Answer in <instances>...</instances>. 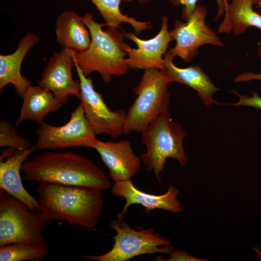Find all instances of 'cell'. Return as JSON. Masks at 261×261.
<instances>
[{
	"mask_svg": "<svg viewBox=\"0 0 261 261\" xmlns=\"http://www.w3.org/2000/svg\"><path fill=\"white\" fill-rule=\"evenodd\" d=\"M224 0V5H225V9H226L228 5V0ZM225 12V11H224Z\"/></svg>",
	"mask_w": 261,
	"mask_h": 261,
	"instance_id": "f546056e",
	"label": "cell"
},
{
	"mask_svg": "<svg viewBox=\"0 0 261 261\" xmlns=\"http://www.w3.org/2000/svg\"><path fill=\"white\" fill-rule=\"evenodd\" d=\"M138 3L141 4H145L151 1L152 0H136Z\"/></svg>",
	"mask_w": 261,
	"mask_h": 261,
	"instance_id": "f1b7e54d",
	"label": "cell"
},
{
	"mask_svg": "<svg viewBox=\"0 0 261 261\" xmlns=\"http://www.w3.org/2000/svg\"><path fill=\"white\" fill-rule=\"evenodd\" d=\"M36 149L55 150L72 147L91 148L97 139L88 122L81 102L71 114L65 124L56 126L44 122L40 125L37 131Z\"/></svg>",
	"mask_w": 261,
	"mask_h": 261,
	"instance_id": "9c48e42d",
	"label": "cell"
},
{
	"mask_svg": "<svg viewBox=\"0 0 261 261\" xmlns=\"http://www.w3.org/2000/svg\"><path fill=\"white\" fill-rule=\"evenodd\" d=\"M165 72L168 80L186 85L194 89L204 104L210 105L214 102L213 94L221 90L212 82L209 76L198 65L182 68L175 66L174 58L167 53L164 55Z\"/></svg>",
	"mask_w": 261,
	"mask_h": 261,
	"instance_id": "e0dca14e",
	"label": "cell"
},
{
	"mask_svg": "<svg viewBox=\"0 0 261 261\" xmlns=\"http://www.w3.org/2000/svg\"><path fill=\"white\" fill-rule=\"evenodd\" d=\"M21 171L28 180L86 187L100 191L111 183L105 172L88 159L72 152L51 150L25 161Z\"/></svg>",
	"mask_w": 261,
	"mask_h": 261,
	"instance_id": "6da1fadb",
	"label": "cell"
},
{
	"mask_svg": "<svg viewBox=\"0 0 261 261\" xmlns=\"http://www.w3.org/2000/svg\"><path fill=\"white\" fill-rule=\"evenodd\" d=\"M108 225L116 234L111 250L100 255H81L77 258L91 261H126L141 255L170 254L174 249L170 241L152 228L130 227L122 218L110 220Z\"/></svg>",
	"mask_w": 261,
	"mask_h": 261,
	"instance_id": "52a82bcc",
	"label": "cell"
},
{
	"mask_svg": "<svg viewBox=\"0 0 261 261\" xmlns=\"http://www.w3.org/2000/svg\"><path fill=\"white\" fill-rule=\"evenodd\" d=\"M35 149L34 145L24 150L9 148L3 150L0 157V189L23 202L32 210L40 211L38 200L24 187L20 173L22 164Z\"/></svg>",
	"mask_w": 261,
	"mask_h": 261,
	"instance_id": "5bb4252c",
	"label": "cell"
},
{
	"mask_svg": "<svg viewBox=\"0 0 261 261\" xmlns=\"http://www.w3.org/2000/svg\"><path fill=\"white\" fill-rule=\"evenodd\" d=\"M49 252L33 245L15 243L0 246V261H42Z\"/></svg>",
	"mask_w": 261,
	"mask_h": 261,
	"instance_id": "7402d4cb",
	"label": "cell"
},
{
	"mask_svg": "<svg viewBox=\"0 0 261 261\" xmlns=\"http://www.w3.org/2000/svg\"><path fill=\"white\" fill-rule=\"evenodd\" d=\"M22 98L23 102L16 126L28 120L40 125L48 114L58 111L62 105L50 90L39 85H30Z\"/></svg>",
	"mask_w": 261,
	"mask_h": 261,
	"instance_id": "ac0fdd59",
	"label": "cell"
},
{
	"mask_svg": "<svg viewBox=\"0 0 261 261\" xmlns=\"http://www.w3.org/2000/svg\"><path fill=\"white\" fill-rule=\"evenodd\" d=\"M82 20L89 31L90 43L85 51L72 50V54L84 74L88 76L97 72L106 83L110 82L113 75L126 74L130 68L124 58L127 55L121 47L125 38L123 33L117 28L109 27L103 30L105 23L95 22L88 13L85 14Z\"/></svg>",
	"mask_w": 261,
	"mask_h": 261,
	"instance_id": "3957f363",
	"label": "cell"
},
{
	"mask_svg": "<svg viewBox=\"0 0 261 261\" xmlns=\"http://www.w3.org/2000/svg\"><path fill=\"white\" fill-rule=\"evenodd\" d=\"M30 143L20 135L10 122L1 119L0 121V146L16 150H24L30 147Z\"/></svg>",
	"mask_w": 261,
	"mask_h": 261,
	"instance_id": "603a6c76",
	"label": "cell"
},
{
	"mask_svg": "<svg viewBox=\"0 0 261 261\" xmlns=\"http://www.w3.org/2000/svg\"><path fill=\"white\" fill-rule=\"evenodd\" d=\"M141 133V142L146 146L147 151L141 154L140 158L146 170L153 171L159 183L167 159H175L181 166L185 165L188 159L183 144L186 132L173 119L169 110Z\"/></svg>",
	"mask_w": 261,
	"mask_h": 261,
	"instance_id": "277c9868",
	"label": "cell"
},
{
	"mask_svg": "<svg viewBox=\"0 0 261 261\" xmlns=\"http://www.w3.org/2000/svg\"><path fill=\"white\" fill-rule=\"evenodd\" d=\"M173 5L179 6L183 5L181 10L182 16L186 21L194 11L198 0H169ZM218 5V11L215 20L220 18L224 14L225 5L223 0H216Z\"/></svg>",
	"mask_w": 261,
	"mask_h": 261,
	"instance_id": "cb8c5ba5",
	"label": "cell"
},
{
	"mask_svg": "<svg viewBox=\"0 0 261 261\" xmlns=\"http://www.w3.org/2000/svg\"><path fill=\"white\" fill-rule=\"evenodd\" d=\"M168 17L161 18V27L158 34L148 40L138 38L132 32H124L125 38L134 42L137 48H132L124 41L121 44L122 49L129 58L126 62L129 68L133 70L156 69L165 70L162 56L167 52L169 43L173 41L168 29Z\"/></svg>",
	"mask_w": 261,
	"mask_h": 261,
	"instance_id": "8fae6325",
	"label": "cell"
},
{
	"mask_svg": "<svg viewBox=\"0 0 261 261\" xmlns=\"http://www.w3.org/2000/svg\"><path fill=\"white\" fill-rule=\"evenodd\" d=\"M55 32L56 41L62 48L81 52L87 50L90 43V34L82 17L71 11H65L58 16Z\"/></svg>",
	"mask_w": 261,
	"mask_h": 261,
	"instance_id": "d6986e66",
	"label": "cell"
},
{
	"mask_svg": "<svg viewBox=\"0 0 261 261\" xmlns=\"http://www.w3.org/2000/svg\"><path fill=\"white\" fill-rule=\"evenodd\" d=\"M171 257L168 259H165L162 256L156 258L154 261H208V260L198 259L191 256L187 252L179 250H172L170 253Z\"/></svg>",
	"mask_w": 261,
	"mask_h": 261,
	"instance_id": "484cf974",
	"label": "cell"
},
{
	"mask_svg": "<svg viewBox=\"0 0 261 261\" xmlns=\"http://www.w3.org/2000/svg\"><path fill=\"white\" fill-rule=\"evenodd\" d=\"M207 11L205 7L197 5L186 22L176 20L170 35L176 44L166 52L174 58L178 57L186 62L197 56L200 47L206 44L223 47L224 44L205 22Z\"/></svg>",
	"mask_w": 261,
	"mask_h": 261,
	"instance_id": "ba28073f",
	"label": "cell"
},
{
	"mask_svg": "<svg viewBox=\"0 0 261 261\" xmlns=\"http://www.w3.org/2000/svg\"><path fill=\"white\" fill-rule=\"evenodd\" d=\"M74 67L72 50L62 48L54 52L44 68L39 85L50 90L62 104L67 103L71 95L79 98L80 83L73 78Z\"/></svg>",
	"mask_w": 261,
	"mask_h": 261,
	"instance_id": "7c38bea8",
	"label": "cell"
},
{
	"mask_svg": "<svg viewBox=\"0 0 261 261\" xmlns=\"http://www.w3.org/2000/svg\"><path fill=\"white\" fill-rule=\"evenodd\" d=\"M251 0H230L224 12V18L219 25L220 33L233 31L235 35L244 33L249 27L261 30V15L253 9Z\"/></svg>",
	"mask_w": 261,
	"mask_h": 261,
	"instance_id": "ffe728a7",
	"label": "cell"
},
{
	"mask_svg": "<svg viewBox=\"0 0 261 261\" xmlns=\"http://www.w3.org/2000/svg\"><path fill=\"white\" fill-rule=\"evenodd\" d=\"M75 67L80 83L79 99L86 117L96 135L105 134L116 139L124 133L126 112L124 109L111 110L102 94L97 92L90 77L86 76L75 60Z\"/></svg>",
	"mask_w": 261,
	"mask_h": 261,
	"instance_id": "30bf717a",
	"label": "cell"
},
{
	"mask_svg": "<svg viewBox=\"0 0 261 261\" xmlns=\"http://www.w3.org/2000/svg\"><path fill=\"white\" fill-rule=\"evenodd\" d=\"M35 33L28 32L20 40L15 51L9 55H0V91L9 84L14 86L18 96L22 97L31 85L29 80L22 75L21 67L27 52L39 42Z\"/></svg>",
	"mask_w": 261,
	"mask_h": 261,
	"instance_id": "2e32d148",
	"label": "cell"
},
{
	"mask_svg": "<svg viewBox=\"0 0 261 261\" xmlns=\"http://www.w3.org/2000/svg\"><path fill=\"white\" fill-rule=\"evenodd\" d=\"M111 192L112 195L123 197L126 200L122 211L116 215V218L119 219L123 218L129 207L133 204L143 205L147 214L156 209L174 213H179L183 210L177 199L179 190L174 186H170L165 194L156 195L140 191L134 186L130 178L115 182Z\"/></svg>",
	"mask_w": 261,
	"mask_h": 261,
	"instance_id": "9a60e30c",
	"label": "cell"
},
{
	"mask_svg": "<svg viewBox=\"0 0 261 261\" xmlns=\"http://www.w3.org/2000/svg\"><path fill=\"white\" fill-rule=\"evenodd\" d=\"M169 84L165 71L156 69L144 71L139 82L133 88L137 98L126 113L124 133H142L169 110Z\"/></svg>",
	"mask_w": 261,
	"mask_h": 261,
	"instance_id": "8992f818",
	"label": "cell"
},
{
	"mask_svg": "<svg viewBox=\"0 0 261 261\" xmlns=\"http://www.w3.org/2000/svg\"><path fill=\"white\" fill-rule=\"evenodd\" d=\"M50 221L0 189V246L24 243L49 250L43 230Z\"/></svg>",
	"mask_w": 261,
	"mask_h": 261,
	"instance_id": "5b68a950",
	"label": "cell"
},
{
	"mask_svg": "<svg viewBox=\"0 0 261 261\" xmlns=\"http://www.w3.org/2000/svg\"><path fill=\"white\" fill-rule=\"evenodd\" d=\"M232 92L238 97L239 101L237 102L231 103V105L251 107L261 110V97L258 92L252 91L251 96L241 95L235 90H232Z\"/></svg>",
	"mask_w": 261,
	"mask_h": 261,
	"instance_id": "d4e9b609",
	"label": "cell"
},
{
	"mask_svg": "<svg viewBox=\"0 0 261 261\" xmlns=\"http://www.w3.org/2000/svg\"><path fill=\"white\" fill-rule=\"evenodd\" d=\"M36 191L40 212L50 221H63L89 230L97 225L103 208L100 190L41 182Z\"/></svg>",
	"mask_w": 261,
	"mask_h": 261,
	"instance_id": "7a4b0ae2",
	"label": "cell"
},
{
	"mask_svg": "<svg viewBox=\"0 0 261 261\" xmlns=\"http://www.w3.org/2000/svg\"><path fill=\"white\" fill-rule=\"evenodd\" d=\"M91 148L98 152L115 182L130 179L139 172L141 159L128 140L103 142L97 139Z\"/></svg>",
	"mask_w": 261,
	"mask_h": 261,
	"instance_id": "4fadbf2b",
	"label": "cell"
},
{
	"mask_svg": "<svg viewBox=\"0 0 261 261\" xmlns=\"http://www.w3.org/2000/svg\"><path fill=\"white\" fill-rule=\"evenodd\" d=\"M256 9H261V0H251Z\"/></svg>",
	"mask_w": 261,
	"mask_h": 261,
	"instance_id": "83f0119b",
	"label": "cell"
},
{
	"mask_svg": "<svg viewBox=\"0 0 261 261\" xmlns=\"http://www.w3.org/2000/svg\"><path fill=\"white\" fill-rule=\"evenodd\" d=\"M258 55L259 57L261 59V45H260L258 47ZM253 80H259L261 81V73H255L253 72H243L234 78V82H247Z\"/></svg>",
	"mask_w": 261,
	"mask_h": 261,
	"instance_id": "4316f807",
	"label": "cell"
},
{
	"mask_svg": "<svg viewBox=\"0 0 261 261\" xmlns=\"http://www.w3.org/2000/svg\"><path fill=\"white\" fill-rule=\"evenodd\" d=\"M105 21L106 26L119 29L122 23H129L133 28L135 34L151 28L150 22L137 20L134 18L123 14L120 9L122 1L131 2L133 0H90Z\"/></svg>",
	"mask_w": 261,
	"mask_h": 261,
	"instance_id": "44dd1931",
	"label": "cell"
}]
</instances>
